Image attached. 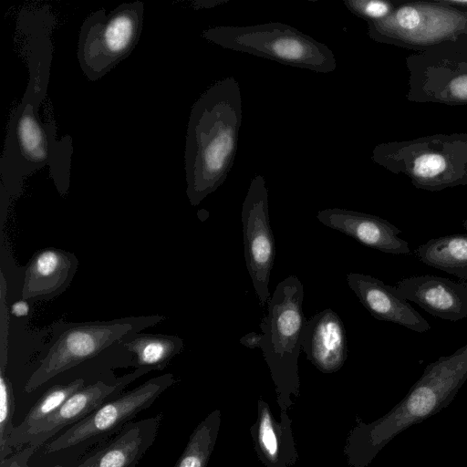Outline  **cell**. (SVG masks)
<instances>
[{
    "label": "cell",
    "instance_id": "6da1fadb",
    "mask_svg": "<svg viewBox=\"0 0 467 467\" xmlns=\"http://www.w3.org/2000/svg\"><path fill=\"white\" fill-rule=\"evenodd\" d=\"M238 81L211 85L192 107L185 141L186 194L196 206L225 181L233 166L242 122Z\"/></svg>",
    "mask_w": 467,
    "mask_h": 467
},
{
    "label": "cell",
    "instance_id": "7a4b0ae2",
    "mask_svg": "<svg viewBox=\"0 0 467 467\" xmlns=\"http://www.w3.org/2000/svg\"><path fill=\"white\" fill-rule=\"evenodd\" d=\"M48 80L43 75L29 76L24 96L10 116L0 173L2 186L14 192L26 177L45 166L49 167L61 195L69 187L73 140L68 135L58 139L55 121L44 123L38 114Z\"/></svg>",
    "mask_w": 467,
    "mask_h": 467
},
{
    "label": "cell",
    "instance_id": "3957f363",
    "mask_svg": "<svg viewBox=\"0 0 467 467\" xmlns=\"http://www.w3.org/2000/svg\"><path fill=\"white\" fill-rule=\"evenodd\" d=\"M467 380V344L429 363L405 397L364 430L365 459L370 461L398 434L445 409Z\"/></svg>",
    "mask_w": 467,
    "mask_h": 467
},
{
    "label": "cell",
    "instance_id": "277c9868",
    "mask_svg": "<svg viewBox=\"0 0 467 467\" xmlns=\"http://www.w3.org/2000/svg\"><path fill=\"white\" fill-rule=\"evenodd\" d=\"M371 160L420 190L467 186V132L383 142L374 147Z\"/></svg>",
    "mask_w": 467,
    "mask_h": 467
},
{
    "label": "cell",
    "instance_id": "5b68a950",
    "mask_svg": "<svg viewBox=\"0 0 467 467\" xmlns=\"http://www.w3.org/2000/svg\"><path fill=\"white\" fill-rule=\"evenodd\" d=\"M202 36L223 48L287 66L318 73H330L337 67L335 55L327 45L280 22L213 26L203 30Z\"/></svg>",
    "mask_w": 467,
    "mask_h": 467
},
{
    "label": "cell",
    "instance_id": "8992f818",
    "mask_svg": "<svg viewBox=\"0 0 467 467\" xmlns=\"http://www.w3.org/2000/svg\"><path fill=\"white\" fill-rule=\"evenodd\" d=\"M164 316L128 317L110 321L68 323L61 328L24 390L31 393L56 376L101 354L132 334L154 326Z\"/></svg>",
    "mask_w": 467,
    "mask_h": 467
},
{
    "label": "cell",
    "instance_id": "52a82bcc",
    "mask_svg": "<svg viewBox=\"0 0 467 467\" xmlns=\"http://www.w3.org/2000/svg\"><path fill=\"white\" fill-rule=\"evenodd\" d=\"M144 5L123 3L106 14L104 8L90 14L83 22L77 57L81 70L96 81L125 59L140 36Z\"/></svg>",
    "mask_w": 467,
    "mask_h": 467
},
{
    "label": "cell",
    "instance_id": "ba28073f",
    "mask_svg": "<svg viewBox=\"0 0 467 467\" xmlns=\"http://www.w3.org/2000/svg\"><path fill=\"white\" fill-rule=\"evenodd\" d=\"M407 99L467 105V32L406 57Z\"/></svg>",
    "mask_w": 467,
    "mask_h": 467
},
{
    "label": "cell",
    "instance_id": "9c48e42d",
    "mask_svg": "<svg viewBox=\"0 0 467 467\" xmlns=\"http://www.w3.org/2000/svg\"><path fill=\"white\" fill-rule=\"evenodd\" d=\"M304 295L298 277L285 278L270 296L267 314L260 324L263 338L259 348L273 377L281 383L297 380V359L306 320L303 312Z\"/></svg>",
    "mask_w": 467,
    "mask_h": 467
},
{
    "label": "cell",
    "instance_id": "30bf717a",
    "mask_svg": "<svg viewBox=\"0 0 467 467\" xmlns=\"http://www.w3.org/2000/svg\"><path fill=\"white\" fill-rule=\"evenodd\" d=\"M367 24L372 40L416 52L467 32L465 12L438 0L400 1L389 16Z\"/></svg>",
    "mask_w": 467,
    "mask_h": 467
},
{
    "label": "cell",
    "instance_id": "8fae6325",
    "mask_svg": "<svg viewBox=\"0 0 467 467\" xmlns=\"http://www.w3.org/2000/svg\"><path fill=\"white\" fill-rule=\"evenodd\" d=\"M171 373L148 379L138 387L107 400L86 418L47 442L45 453L68 449L87 441H98L119 432L173 383Z\"/></svg>",
    "mask_w": 467,
    "mask_h": 467
},
{
    "label": "cell",
    "instance_id": "7c38bea8",
    "mask_svg": "<svg viewBox=\"0 0 467 467\" xmlns=\"http://www.w3.org/2000/svg\"><path fill=\"white\" fill-rule=\"evenodd\" d=\"M241 220L245 265L259 305L264 306L270 298L268 285L275 244L269 221L268 190L260 174L251 181L242 205Z\"/></svg>",
    "mask_w": 467,
    "mask_h": 467
},
{
    "label": "cell",
    "instance_id": "4fadbf2b",
    "mask_svg": "<svg viewBox=\"0 0 467 467\" xmlns=\"http://www.w3.org/2000/svg\"><path fill=\"white\" fill-rule=\"evenodd\" d=\"M149 373L137 368L133 372L117 379L113 383L99 380L84 386L72 394L55 412L33 425L25 432L10 437L7 451L11 455L14 450L22 446H34L37 449L53 438L66 426H72L107 400L118 396L121 390L136 379Z\"/></svg>",
    "mask_w": 467,
    "mask_h": 467
},
{
    "label": "cell",
    "instance_id": "5bb4252c",
    "mask_svg": "<svg viewBox=\"0 0 467 467\" xmlns=\"http://www.w3.org/2000/svg\"><path fill=\"white\" fill-rule=\"evenodd\" d=\"M398 292L430 315L448 321L467 317V282L433 275H413L400 280Z\"/></svg>",
    "mask_w": 467,
    "mask_h": 467
},
{
    "label": "cell",
    "instance_id": "9a60e30c",
    "mask_svg": "<svg viewBox=\"0 0 467 467\" xmlns=\"http://www.w3.org/2000/svg\"><path fill=\"white\" fill-rule=\"evenodd\" d=\"M347 283L363 306L380 321L392 322L414 332L431 329L430 323L396 289L369 275L349 273Z\"/></svg>",
    "mask_w": 467,
    "mask_h": 467
},
{
    "label": "cell",
    "instance_id": "2e32d148",
    "mask_svg": "<svg viewBox=\"0 0 467 467\" xmlns=\"http://www.w3.org/2000/svg\"><path fill=\"white\" fill-rule=\"evenodd\" d=\"M317 220L365 246L391 254H409V243L399 236L401 231L379 216L342 208L320 210Z\"/></svg>",
    "mask_w": 467,
    "mask_h": 467
},
{
    "label": "cell",
    "instance_id": "e0dca14e",
    "mask_svg": "<svg viewBox=\"0 0 467 467\" xmlns=\"http://www.w3.org/2000/svg\"><path fill=\"white\" fill-rule=\"evenodd\" d=\"M162 413L131 421L75 467H136L153 445Z\"/></svg>",
    "mask_w": 467,
    "mask_h": 467
},
{
    "label": "cell",
    "instance_id": "ac0fdd59",
    "mask_svg": "<svg viewBox=\"0 0 467 467\" xmlns=\"http://www.w3.org/2000/svg\"><path fill=\"white\" fill-rule=\"evenodd\" d=\"M302 348L319 370H338L348 357L346 329L340 317L327 308L306 319L302 333Z\"/></svg>",
    "mask_w": 467,
    "mask_h": 467
},
{
    "label": "cell",
    "instance_id": "d6986e66",
    "mask_svg": "<svg viewBox=\"0 0 467 467\" xmlns=\"http://www.w3.org/2000/svg\"><path fill=\"white\" fill-rule=\"evenodd\" d=\"M78 261L67 251L47 247L36 251L25 272L22 298L49 299L60 295L70 285Z\"/></svg>",
    "mask_w": 467,
    "mask_h": 467
},
{
    "label": "cell",
    "instance_id": "ffe728a7",
    "mask_svg": "<svg viewBox=\"0 0 467 467\" xmlns=\"http://www.w3.org/2000/svg\"><path fill=\"white\" fill-rule=\"evenodd\" d=\"M132 356L131 366L137 368L162 370L184 347L183 340L173 335L135 333L120 344Z\"/></svg>",
    "mask_w": 467,
    "mask_h": 467
},
{
    "label": "cell",
    "instance_id": "44dd1931",
    "mask_svg": "<svg viewBox=\"0 0 467 467\" xmlns=\"http://www.w3.org/2000/svg\"><path fill=\"white\" fill-rule=\"evenodd\" d=\"M424 265L467 282V234L431 238L414 250Z\"/></svg>",
    "mask_w": 467,
    "mask_h": 467
},
{
    "label": "cell",
    "instance_id": "7402d4cb",
    "mask_svg": "<svg viewBox=\"0 0 467 467\" xmlns=\"http://www.w3.org/2000/svg\"><path fill=\"white\" fill-rule=\"evenodd\" d=\"M218 423V411L203 420L192 433L174 467H206L216 439Z\"/></svg>",
    "mask_w": 467,
    "mask_h": 467
},
{
    "label": "cell",
    "instance_id": "603a6c76",
    "mask_svg": "<svg viewBox=\"0 0 467 467\" xmlns=\"http://www.w3.org/2000/svg\"><path fill=\"white\" fill-rule=\"evenodd\" d=\"M85 386L83 379L49 388L31 407L23 421L15 427L10 437L17 436L55 412L72 394ZM9 437V438H10Z\"/></svg>",
    "mask_w": 467,
    "mask_h": 467
},
{
    "label": "cell",
    "instance_id": "cb8c5ba5",
    "mask_svg": "<svg viewBox=\"0 0 467 467\" xmlns=\"http://www.w3.org/2000/svg\"><path fill=\"white\" fill-rule=\"evenodd\" d=\"M5 360H1L0 369V461L10 454L7 451V441L12 434L15 425L13 416L15 412V398L12 385L5 374Z\"/></svg>",
    "mask_w": 467,
    "mask_h": 467
},
{
    "label": "cell",
    "instance_id": "d4e9b609",
    "mask_svg": "<svg viewBox=\"0 0 467 467\" xmlns=\"http://www.w3.org/2000/svg\"><path fill=\"white\" fill-rule=\"evenodd\" d=\"M400 1L385 0H345L346 7L367 23L379 21L389 16Z\"/></svg>",
    "mask_w": 467,
    "mask_h": 467
},
{
    "label": "cell",
    "instance_id": "484cf974",
    "mask_svg": "<svg viewBox=\"0 0 467 467\" xmlns=\"http://www.w3.org/2000/svg\"><path fill=\"white\" fill-rule=\"evenodd\" d=\"M258 441L260 448L267 459L271 462L276 461L279 453V441L267 407L261 409Z\"/></svg>",
    "mask_w": 467,
    "mask_h": 467
},
{
    "label": "cell",
    "instance_id": "4316f807",
    "mask_svg": "<svg viewBox=\"0 0 467 467\" xmlns=\"http://www.w3.org/2000/svg\"><path fill=\"white\" fill-rule=\"evenodd\" d=\"M37 450L34 446H26L14 451L10 456L0 461V467H29L28 462L33 453Z\"/></svg>",
    "mask_w": 467,
    "mask_h": 467
},
{
    "label": "cell",
    "instance_id": "83f0119b",
    "mask_svg": "<svg viewBox=\"0 0 467 467\" xmlns=\"http://www.w3.org/2000/svg\"><path fill=\"white\" fill-rule=\"evenodd\" d=\"M262 338L263 334L249 332L240 338V343L248 348H259Z\"/></svg>",
    "mask_w": 467,
    "mask_h": 467
},
{
    "label": "cell",
    "instance_id": "f1b7e54d",
    "mask_svg": "<svg viewBox=\"0 0 467 467\" xmlns=\"http://www.w3.org/2000/svg\"><path fill=\"white\" fill-rule=\"evenodd\" d=\"M10 312L13 316L16 317L27 316L29 312V305L27 300L22 298L20 300L14 302L11 305Z\"/></svg>",
    "mask_w": 467,
    "mask_h": 467
},
{
    "label": "cell",
    "instance_id": "f546056e",
    "mask_svg": "<svg viewBox=\"0 0 467 467\" xmlns=\"http://www.w3.org/2000/svg\"><path fill=\"white\" fill-rule=\"evenodd\" d=\"M462 226L467 230V219L462 222Z\"/></svg>",
    "mask_w": 467,
    "mask_h": 467
},
{
    "label": "cell",
    "instance_id": "4dcf8cb0",
    "mask_svg": "<svg viewBox=\"0 0 467 467\" xmlns=\"http://www.w3.org/2000/svg\"><path fill=\"white\" fill-rule=\"evenodd\" d=\"M466 16H467V12H465Z\"/></svg>",
    "mask_w": 467,
    "mask_h": 467
}]
</instances>
